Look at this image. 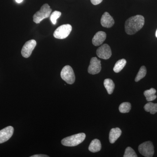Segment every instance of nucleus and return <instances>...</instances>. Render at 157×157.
Segmentation results:
<instances>
[{
	"mask_svg": "<svg viewBox=\"0 0 157 157\" xmlns=\"http://www.w3.org/2000/svg\"><path fill=\"white\" fill-rule=\"evenodd\" d=\"M144 24V17L142 15H135L127 19L125 23V30L128 35H134L140 30Z\"/></svg>",
	"mask_w": 157,
	"mask_h": 157,
	"instance_id": "obj_1",
	"label": "nucleus"
},
{
	"mask_svg": "<svg viewBox=\"0 0 157 157\" xmlns=\"http://www.w3.org/2000/svg\"><path fill=\"white\" fill-rule=\"evenodd\" d=\"M86 135L81 133L65 137L62 140L61 143L64 146L74 147L77 146L83 142L85 139Z\"/></svg>",
	"mask_w": 157,
	"mask_h": 157,
	"instance_id": "obj_2",
	"label": "nucleus"
},
{
	"mask_svg": "<svg viewBox=\"0 0 157 157\" xmlns=\"http://www.w3.org/2000/svg\"><path fill=\"white\" fill-rule=\"evenodd\" d=\"M52 11V10L48 4H44L40 10L33 15L34 22L36 24L40 23L43 19L49 17Z\"/></svg>",
	"mask_w": 157,
	"mask_h": 157,
	"instance_id": "obj_3",
	"label": "nucleus"
},
{
	"mask_svg": "<svg viewBox=\"0 0 157 157\" xmlns=\"http://www.w3.org/2000/svg\"><path fill=\"white\" fill-rule=\"evenodd\" d=\"M60 75L62 79L68 84H72L75 82V76L74 71L69 65H67L63 68Z\"/></svg>",
	"mask_w": 157,
	"mask_h": 157,
	"instance_id": "obj_4",
	"label": "nucleus"
},
{
	"mask_svg": "<svg viewBox=\"0 0 157 157\" xmlns=\"http://www.w3.org/2000/svg\"><path fill=\"white\" fill-rule=\"evenodd\" d=\"M72 30V26L70 24L61 25L55 31L53 36L57 39H66L70 35Z\"/></svg>",
	"mask_w": 157,
	"mask_h": 157,
	"instance_id": "obj_5",
	"label": "nucleus"
},
{
	"mask_svg": "<svg viewBox=\"0 0 157 157\" xmlns=\"http://www.w3.org/2000/svg\"><path fill=\"white\" fill-rule=\"evenodd\" d=\"M138 151L144 156L151 157L154 154V147L151 141H146L139 145Z\"/></svg>",
	"mask_w": 157,
	"mask_h": 157,
	"instance_id": "obj_6",
	"label": "nucleus"
},
{
	"mask_svg": "<svg viewBox=\"0 0 157 157\" xmlns=\"http://www.w3.org/2000/svg\"><path fill=\"white\" fill-rule=\"evenodd\" d=\"M36 45V42L33 39L29 40L26 42L21 49V53L23 57L25 58L29 57Z\"/></svg>",
	"mask_w": 157,
	"mask_h": 157,
	"instance_id": "obj_7",
	"label": "nucleus"
},
{
	"mask_svg": "<svg viewBox=\"0 0 157 157\" xmlns=\"http://www.w3.org/2000/svg\"><path fill=\"white\" fill-rule=\"evenodd\" d=\"M101 70V61L97 57H93L91 59L90 64L88 69V72L90 74H98Z\"/></svg>",
	"mask_w": 157,
	"mask_h": 157,
	"instance_id": "obj_8",
	"label": "nucleus"
},
{
	"mask_svg": "<svg viewBox=\"0 0 157 157\" xmlns=\"http://www.w3.org/2000/svg\"><path fill=\"white\" fill-rule=\"evenodd\" d=\"M97 55L100 58L108 59L112 55L111 48L107 44H104L97 49Z\"/></svg>",
	"mask_w": 157,
	"mask_h": 157,
	"instance_id": "obj_9",
	"label": "nucleus"
},
{
	"mask_svg": "<svg viewBox=\"0 0 157 157\" xmlns=\"http://www.w3.org/2000/svg\"><path fill=\"white\" fill-rule=\"evenodd\" d=\"M14 128L12 126L6 127L0 131V144L4 143L10 139L14 133Z\"/></svg>",
	"mask_w": 157,
	"mask_h": 157,
	"instance_id": "obj_10",
	"label": "nucleus"
},
{
	"mask_svg": "<svg viewBox=\"0 0 157 157\" xmlns=\"http://www.w3.org/2000/svg\"><path fill=\"white\" fill-rule=\"evenodd\" d=\"M114 21L109 13L105 12L101 18V24L104 27L109 28L113 25Z\"/></svg>",
	"mask_w": 157,
	"mask_h": 157,
	"instance_id": "obj_11",
	"label": "nucleus"
},
{
	"mask_svg": "<svg viewBox=\"0 0 157 157\" xmlns=\"http://www.w3.org/2000/svg\"><path fill=\"white\" fill-rule=\"evenodd\" d=\"M106 37L107 35L105 32L102 31L98 32L92 39L93 45L95 46H99L102 45L106 39Z\"/></svg>",
	"mask_w": 157,
	"mask_h": 157,
	"instance_id": "obj_12",
	"label": "nucleus"
},
{
	"mask_svg": "<svg viewBox=\"0 0 157 157\" xmlns=\"http://www.w3.org/2000/svg\"><path fill=\"white\" fill-rule=\"evenodd\" d=\"M121 133V131L119 128H114L111 129L109 134V140L110 143H114L118 138L120 137Z\"/></svg>",
	"mask_w": 157,
	"mask_h": 157,
	"instance_id": "obj_13",
	"label": "nucleus"
},
{
	"mask_svg": "<svg viewBox=\"0 0 157 157\" xmlns=\"http://www.w3.org/2000/svg\"><path fill=\"white\" fill-rule=\"evenodd\" d=\"M101 141L98 139H95L91 141L89 147V150L92 152H97L101 151Z\"/></svg>",
	"mask_w": 157,
	"mask_h": 157,
	"instance_id": "obj_14",
	"label": "nucleus"
},
{
	"mask_svg": "<svg viewBox=\"0 0 157 157\" xmlns=\"http://www.w3.org/2000/svg\"><path fill=\"white\" fill-rule=\"evenodd\" d=\"M156 90L154 88H151L150 90H146L144 93V94L146 98V100L149 102L154 101L156 99L157 96L155 94Z\"/></svg>",
	"mask_w": 157,
	"mask_h": 157,
	"instance_id": "obj_15",
	"label": "nucleus"
},
{
	"mask_svg": "<svg viewBox=\"0 0 157 157\" xmlns=\"http://www.w3.org/2000/svg\"><path fill=\"white\" fill-rule=\"evenodd\" d=\"M104 87L107 90V93L109 94H111L113 92L115 87L114 82L110 78H106L104 81Z\"/></svg>",
	"mask_w": 157,
	"mask_h": 157,
	"instance_id": "obj_16",
	"label": "nucleus"
},
{
	"mask_svg": "<svg viewBox=\"0 0 157 157\" xmlns=\"http://www.w3.org/2000/svg\"><path fill=\"white\" fill-rule=\"evenodd\" d=\"M127 61L125 59L119 60L115 64L113 70L115 73H118L121 72L124 67L126 64Z\"/></svg>",
	"mask_w": 157,
	"mask_h": 157,
	"instance_id": "obj_17",
	"label": "nucleus"
},
{
	"mask_svg": "<svg viewBox=\"0 0 157 157\" xmlns=\"http://www.w3.org/2000/svg\"><path fill=\"white\" fill-rule=\"evenodd\" d=\"M144 109L147 112L150 113L152 114H154L157 112V104L149 102L145 104Z\"/></svg>",
	"mask_w": 157,
	"mask_h": 157,
	"instance_id": "obj_18",
	"label": "nucleus"
},
{
	"mask_svg": "<svg viewBox=\"0 0 157 157\" xmlns=\"http://www.w3.org/2000/svg\"><path fill=\"white\" fill-rule=\"evenodd\" d=\"M131 104L128 102H124L120 105L119 107L120 112L121 113H127L130 112L131 109Z\"/></svg>",
	"mask_w": 157,
	"mask_h": 157,
	"instance_id": "obj_19",
	"label": "nucleus"
},
{
	"mask_svg": "<svg viewBox=\"0 0 157 157\" xmlns=\"http://www.w3.org/2000/svg\"><path fill=\"white\" fill-rule=\"evenodd\" d=\"M147 73L146 68L144 66H142L140 67L139 72L137 73V76L135 78V81L138 82L140 81V79L145 77Z\"/></svg>",
	"mask_w": 157,
	"mask_h": 157,
	"instance_id": "obj_20",
	"label": "nucleus"
},
{
	"mask_svg": "<svg viewBox=\"0 0 157 157\" xmlns=\"http://www.w3.org/2000/svg\"><path fill=\"white\" fill-rule=\"evenodd\" d=\"M124 157H137V156L136 155L135 151L132 147H127V148L126 149Z\"/></svg>",
	"mask_w": 157,
	"mask_h": 157,
	"instance_id": "obj_21",
	"label": "nucleus"
},
{
	"mask_svg": "<svg viewBox=\"0 0 157 157\" xmlns=\"http://www.w3.org/2000/svg\"><path fill=\"white\" fill-rule=\"evenodd\" d=\"M61 15V13L59 11H54L51 15L50 20L54 25L56 24L57 19L60 17Z\"/></svg>",
	"mask_w": 157,
	"mask_h": 157,
	"instance_id": "obj_22",
	"label": "nucleus"
},
{
	"mask_svg": "<svg viewBox=\"0 0 157 157\" xmlns=\"http://www.w3.org/2000/svg\"><path fill=\"white\" fill-rule=\"evenodd\" d=\"M103 1V0H90L92 4L93 5H95V6L99 5L100 3L102 2Z\"/></svg>",
	"mask_w": 157,
	"mask_h": 157,
	"instance_id": "obj_23",
	"label": "nucleus"
},
{
	"mask_svg": "<svg viewBox=\"0 0 157 157\" xmlns=\"http://www.w3.org/2000/svg\"><path fill=\"white\" fill-rule=\"evenodd\" d=\"M48 155H45L39 154V155H34L32 156L31 157H48Z\"/></svg>",
	"mask_w": 157,
	"mask_h": 157,
	"instance_id": "obj_24",
	"label": "nucleus"
},
{
	"mask_svg": "<svg viewBox=\"0 0 157 157\" xmlns=\"http://www.w3.org/2000/svg\"><path fill=\"white\" fill-rule=\"evenodd\" d=\"M15 1H16V2H17V3H21L22 2L23 0H15Z\"/></svg>",
	"mask_w": 157,
	"mask_h": 157,
	"instance_id": "obj_25",
	"label": "nucleus"
},
{
	"mask_svg": "<svg viewBox=\"0 0 157 157\" xmlns=\"http://www.w3.org/2000/svg\"><path fill=\"white\" fill-rule=\"evenodd\" d=\"M155 36H156V37L157 38V29L156 30V32Z\"/></svg>",
	"mask_w": 157,
	"mask_h": 157,
	"instance_id": "obj_26",
	"label": "nucleus"
}]
</instances>
